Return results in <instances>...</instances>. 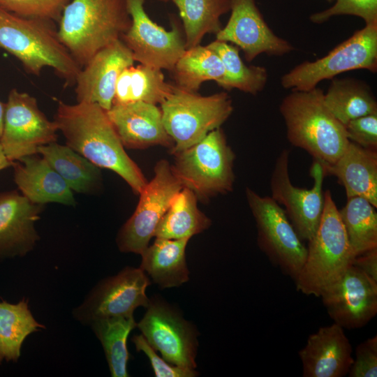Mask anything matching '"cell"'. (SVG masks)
Wrapping results in <instances>:
<instances>
[{
  "label": "cell",
  "mask_w": 377,
  "mask_h": 377,
  "mask_svg": "<svg viewBox=\"0 0 377 377\" xmlns=\"http://www.w3.org/2000/svg\"><path fill=\"white\" fill-rule=\"evenodd\" d=\"M54 121L67 146L98 168L116 172L140 193L147 182L125 151L105 110L95 103L59 101Z\"/></svg>",
  "instance_id": "1"
},
{
  "label": "cell",
  "mask_w": 377,
  "mask_h": 377,
  "mask_svg": "<svg viewBox=\"0 0 377 377\" xmlns=\"http://www.w3.org/2000/svg\"><path fill=\"white\" fill-rule=\"evenodd\" d=\"M323 91L292 90L281 101L279 111L290 143L308 152L321 163L333 164L350 140L345 126L325 105Z\"/></svg>",
  "instance_id": "2"
},
{
  "label": "cell",
  "mask_w": 377,
  "mask_h": 377,
  "mask_svg": "<svg viewBox=\"0 0 377 377\" xmlns=\"http://www.w3.org/2000/svg\"><path fill=\"white\" fill-rule=\"evenodd\" d=\"M0 48L15 57L29 74L54 69L68 84H75L82 67L61 40L56 23L26 18L0 8Z\"/></svg>",
  "instance_id": "3"
},
{
  "label": "cell",
  "mask_w": 377,
  "mask_h": 377,
  "mask_svg": "<svg viewBox=\"0 0 377 377\" xmlns=\"http://www.w3.org/2000/svg\"><path fill=\"white\" fill-rule=\"evenodd\" d=\"M58 23L61 40L82 68L98 50L120 39L131 19L126 0H71Z\"/></svg>",
  "instance_id": "4"
},
{
  "label": "cell",
  "mask_w": 377,
  "mask_h": 377,
  "mask_svg": "<svg viewBox=\"0 0 377 377\" xmlns=\"http://www.w3.org/2000/svg\"><path fill=\"white\" fill-rule=\"evenodd\" d=\"M308 242L306 260L295 282L297 290L303 294L320 297L355 258L330 190L324 192L320 220L314 235Z\"/></svg>",
  "instance_id": "5"
},
{
  "label": "cell",
  "mask_w": 377,
  "mask_h": 377,
  "mask_svg": "<svg viewBox=\"0 0 377 377\" xmlns=\"http://www.w3.org/2000/svg\"><path fill=\"white\" fill-rule=\"evenodd\" d=\"M174 156L172 172L198 200H208L232 190L235 155L221 128Z\"/></svg>",
  "instance_id": "6"
},
{
  "label": "cell",
  "mask_w": 377,
  "mask_h": 377,
  "mask_svg": "<svg viewBox=\"0 0 377 377\" xmlns=\"http://www.w3.org/2000/svg\"><path fill=\"white\" fill-rule=\"evenodd\" d=\"M162 119L174 145V155L196 144L220 126L233 111L230 96L226 92L201 96L175 85L161 104Z\"/></svg>",
  "instance_id": "7"
},
{
  "label": "cell",
  "mask_w": 377,
  "mask_h": 377,
  "mask_svg": "<svg viewBox=\"0 0 377 377\" xmlns=\"http://www.w3.org/2000/svg\"><path fill=\"white\" fill-rule=\"evenodd\" d=\"M246 198L256 221L258 245L269 260L294 281L306 260L302 243L284 209L271 196L246 187Z\"/></svg>",
  "instance_id": "8"
},
{
  "label": "cell",
  "mask_w": 377,
  "mask_h": 377,
  "mask_svg": "<svg viewBox=\"0 0 377 377\" xmlns=\"http://www.w3.org/2000/svg\"><path fill=\"white\" fill-rule=\"evenodd\" d=\"M357 69L377 70V22L367 24L326 56L297 65L281 82L285 89L308 91L323 80Z\"/></svg>",
  "instance_id": "9"
},
{
  "label": "cell",
  "mask_w": 377,
  "mask_h": 377,
  "mask_svg": "<svg viewBox=\"0 0 377 377\" xmlns=\"http://www.w3.org/2000/svg\"><path fill=\"white\" fill-rule=\"evenodd\" d=\"M182 187L168 161H158L154 166L153 178L139 193L134 213L117 235V244L121 252L142 254L154 237L172 198Z\"/></svg>",
  "instance_id": "10"
},
{
  "label": "cell",
  "mask_w": 377,
  "mask_h": 377,
  "mask_svg": "<svg viewBox=\"0 0 377 377\" xmlns=\"http://www.w3.org/2000/svg\"><path fill=\"white\" fill-rule=\"evenodd\" d=\"M290 151L284 149L278 156L270 179L271 198L284 211L302 239L309 241L314 235L323 212L325 177L322 164L313 160L310 175L313 184L310 189L295 186L289 175Z\"/></svg>",
  "instance_id": "11"
},
{
  "label": "cell",
  "mask_w": 377,
  "mask_h": 377,
  "mask_svg": "<svg viewBox=\"0 0 377 377\" xmlns=\"http://www.w3.org/2000/svg\"><path fill=\"white\" fill-rule=\"evenodd\" d=\"M57 126L39 109L35 97L13 89L5 103L0 144L14 162L38 154L39 147L56 142Z\"/></svg>",
  "instance_id": "12"
},
{
  "label": "cell",
  "mask_w": 377,
  "mask_h": 377,
  "mask_svg": "<svg viewBox=\"0 0 377 377\" xmlns=\"http://www.w3.org/2000/svg\"><path fill=\"white\" fill-rule=\"evenodd\" d=\"M145 0H126L131 19L121 39L131 50L135 61L159 69L172 71L186 50L184 31L178 20L171 18V29L154 22L145 11Z\"/></svg>",
  "instance_id": "13"
},
{
  "label": "cell",
  "mask_w": 377,
  "mask_h": 377,
  "mask_svg": "<svg viewBox=\"0 0 377 377\" xmlns=\"http://www.w3.org/2000/svg\"><path fill=\"white\" fill-rule=\"evenodd\" d=\"M150 281L140 268L127 267L117 274L101 281L83 302L73 311L74 318L83 325L114 316H133L139 306L147 307L146 289Z\"/></svg>",
  "instance_id": "14"
},
{
  "label": "cell",
  "mask_w": 377,
  "mask_h": 377,
  "mask_svg": "<svg viewBox=\"0 0 377 377\" xmlns=\"http://www.w3.org/2000/svg\"><path fill=\"white\" fill-rule=\"evenodd\" d=\"M137 327L149 344L168 363L195 369L197 340L194 328L166 303L149 300Z\"/></svg>",
  "instance_id": "15"
},
{
  "label": "cell",
  "mask_w": 377,
  "mask_h": 377,
  "mask_svg": "<svg viewBox=\"0 0 377 377\" xmlns=\"http://www.w3.org/2000/svg\"><path fill=\"white\" fill-rule=\"evenodd\" d=\"M330 318L343 328H360L377 313V282L350 265L320 293Z\"/></svg>",
  "instance_id": "16"
},
{
  "label": "cell",
  "mask_w": 377,
  "mask_h": 377,
  "mask_svg": "<svg viewBox=\"0 0 377 377\" xmlns=\"http://www.w3.org/2000/svg\"><path fill=\"white\" fill-rule=\"evenodd\" d=\"M230 11L228 22L216 34V40L235 44L244 52L247 61L263 53L281 56L295 49L269 27L255 0H231Z\"/></svg>",
  "instance_id": "17"
},
{
  "label": "cell",
  "mask_w": 377,
  "mask_h": 377,
  "mask_svg": "<svg viewBox=\"0 0 377 377\" xmlns=\"http://www.w3.org/2000/svg\"><path fill=\"white\" fill-rule=\"evenodd\" d=\"M134 61L132 52L121 38L98 50L76 77L77 102L95 103L109 110L119 75Z\"/></svg>",
  "instance_id": "18"
},
{
  "label": "cell",
  "mask_w": 377,
  "mask_h": 377,
  "mask_svg": "<svg viewBox=\"0 0 377 377\" xmlns=\"http://www.w3.org/2000/svg\"><path fill=\"white\" fill-rule=\"evenodd\" d=\"M106 112L124 147L145 149L161 145L170 150L172 148L174 142L156 105L141 101L114 104Z\"/></svg>",
  "instance_id": "19"
},
{
  "label": "cell",
  "mask_w": 377,
  "mask_h": 377,
  "mask_svg": "<svg viewBox=\"0 0 377 377\" xmlns=\"http://www.w3.org/2000/svg\"><path fill=\"white\" fill-rule=\"evenodd\" d=\"M42 205L17 191L0 193V258L24 256L34 249Z\"/></svg>",
  "instance_id": "20"
},
{
  "label": "cell",
  "mask_w": 377,
  "mask_h": 377,
  "mask_svg": "<svg viewBox=\"0 0 377 377\" xmlns=\"http://www.w3.org/2000/svg\"><path fill=\"white\" fill-rule=\"evenodd\" d=\"M343 328L334 323L311 334L300 350L304 377H343L353 362Z\"/></svg>",
  "instance_id": "21"
},
{
  "label": "cell",
  "mask_w": 377,
  "mask_h": 377,
  "mask_svg": "<svg viewBox=\"0 0 377 377\" xmlns=\"http://www.w3.org/2000/svg\"><path fill=\"white\" fill-rule=\"evenodd\" d=\"M321 164L325 175L335 176L344 187L347 198L361 197L377 207V150L350 141L334 163Z\"/></svg>",
  "instance_id": "22"
},
{
  "label": "cell",
  "mask_w": 377,
  "mask_h": 377,
  "mask_svg": "<svg viewBox=\"0 0 377 377\" xmlns=\"http://www.w3.org/2000/svg\"><path fill=\"white\" fill-rule=\"evenodd\" d=\"M18 161L13 165L14 180L28 200L39 205H75L71 188L43 157L34 154Z\"/></svg>",
  "instance_id": "23"
},
{
  "label": "cell",
  "mask_w": 377,
  "mask_h": 377,
  "mask_svg": "<svg viewBox=\"0 0 377 377\" xmlns=\"http://www.w3.org/2000/svg\"><path fill=\"white\" fill-rule=\"evenodd\" d=\"M189 239L156 237L142 253L140 268L162 288L179 286L189 279L185 255Z\"/></svg>",
  "instance_id": "24"
},
{
  "label": "cell",
  "mask_w": 377,
  "mask_h": 377,
  "mask_svg": "<svg viewBox=\"0 0 377 377\" xmlns=\"http://www.w3.org/2000/svg\"><path fill=\"white\" fill-rule=\"evenodd\" d=\"M173 88L174 85L165 81L161 69L141 64L132 65L117 79L112 105L138 101L161 104Z\"/></svg>",
  "instance_id": "25"
},
{
  "label": "cell",
  "mask_w": 377,
  "mask_h": 377,
  "mask_svg": "<svg viewBox=\"0 0 377 377\" xmlns=\"http://www.w3.org/2000/svg\"><path fill=\"white\" fill-rule=\"evenodd\" d=\"M51 167L65 180L71 190L91 193L101 183L100 168L66 145L55 142L38 147Z\"/></svg>",
  "instance_id": "26"
},
{
  "label": "cell",
  "mask_w": 377,
  "mask_h": 377,
  "mask_svg": "<svg viewBox=\"0 0 377 377\" xmlns=\"http://www.w3.org/2000/svg\"><path fill=\"white\" fill-rule=\"evenodd\" d=\"M198 200L191 190L182 187L172 198L156 228L154 237L190 239L207 229L212 221L198 209Z\"/></svg>",
  "instance_id": "27"
},
{
  "label": "cell",
  "mask_w": 377,
  "mask_h": 377,
  "mask_svg": "<svg viewBox=\"0 0 377 377\" xmlns=\"http://www.w3.org/2000/svg\"><path fill=\"white\" fill-rule=\"evenodd\" d=\"M26 298L16 304L0 300V362H17L24 341L45 327L36 321Z\"/></svg>",
  "instance_id": "28"
},
{
  "label": "cell",
  "mask_w": 377,
  "mask_h": 377,
  "mask_svg": "<svg viewBox=\"0 0 377 377\" xmlns=\"http://www.w3.org/2000/svg\"><path fill=\"white\" fill-rule=\"evenodd\" d=\"M325 105L342 124L377 114V103L369 88L353 79H334L323 95Z\"/></svg>",
  "instance_id": "29"
},
{
  "label": "cell",
  "mask_w": 377,
  "mask_h": 377,
  "mask_svg": "<svg viewBox=\"0 0 377 377\" xmlns=\"http://www.w3.org/2000/svg\"><path fill=\"white\" fill-rule=\"evenodd\" d=\"M177 6L186 40V48L200 45L207 34L222 28L220 17L230 11L231 0H171Z\"/></svg>",
  "instance_id": "30"
},
{
  "label": "cell",
  "mask_w": 377,
  "mask_h": 377,
  "mask_svg": "<svg viewBox=\"0 0 377 377\" xmlns=\"http://www.w3.org/2000/svg\"><path fill=\"white\" fill-rule=\"evenodd\" d=\"M176 87L186 91L197 93L206 81L217 84L225 73L219 56L207 46L198 45L186 49L172 71Z\"/></svg>",
  "instance_id": "31"
},
{
  "label": "cell",
  "mask_w": 377,
  "mask_h": 377,
  "mask_svg": "<svg viewBox=\"0 0 377 377\" xmlns=\"http://www.w3.org/2000/svg\"><path fill=\"white\" fill-rule=\"evenodd\" d=\"M103 346L112 377H127V339L137 327L133 316L101 318L89 325Z\"/></svg>",
  "instance_id": "32"
},
{
  "label": "cell",
  "mask_w": 377,
  "mask_h": 377,
  "mask_svg": "<svg viewBox=\"0 0 377 377\" xmlns=\"http://www.w3.org/2000/svg\"><path fill=\"white\" fill-rule=\"evenodd\" d=\"M370 202L361 197L347 198L339 215L355 258L377 248V212Z\"/></svg>",
  "instance_id": "33"
},
{
  "label": "cell",
  "mask_w": 377,
  "mask_h": 377,
  "mask_svg": "<svg viewBox=\"0 0 377 377\" xmlns=\"http://www.w3.org/2000/svg\"><path fill=\"white\" fill-rule=\"evenodd\" d=\"M221 58L225 69L223 79L217 84L226 90L237 89L253 95L262 91L268 74L265 68L246 66L241 59L239 48L215 40L207 45Z\"/></svg>",
  "instance_id": "34"
},
{
  "label": "cell",
  "mask_w": 377,
  "mask_h": 377,
  "mask_svg": "<svg viewBox=\"0 0 377 377\" xmlns=\"http://www.w3.org/2000/svg\"><path fill=\"white\" fill-rule=\"evenodd\" d=\"M71 0H0V8L16 15L59 22Z\"/></svg>",
  "instance_id": "35"
},
{
  "label": "cell",
  "mask_w": 377,
  "mask_h": 377,
  "mask_svg": "<svg viewBox=\"0 0 377 377\" xmlns=\"http://www.w3.org/2000/svg\"><path fill=\"white\" fill-rule=\"evenodd\" d=\"M360 17L367 24L377 22V0H336L330 8L310 16L311 22L323 23L337 15Z\"/></svg>",
  "instance_id": "36"
},
{
  "label": "cell",
  "mask_w": 377,
  "mask_h": 377,
  "mask_svg": "<svg viewBox=\"0 0 377 377\" xmlns=\"http://www.w3.org/2000/svg\"><path fill=\"white\" fill-rule=\"evenodd\" d=\"M133 341L137 351L145 353L156 377H194L198 373L195 369L182 368L171 364L160 357L142 334L134 336Z\"/></svg>",
  "instance_id": "37"
},
{
  "label": "cell",
  "mask_w": 377,
  "mask_h": 377,
  "mask_svg": "<svg viewBox=\"0 0 377 377\" xmlns=\"http://www.w3.org/2000/svg\"><path fill=\"white\" fill-rule=\"evenodd\" d=\"M344 126L350 142L364 148L377 150V114L352 119Z\"/></svg>",
  "instance_id": "38"
},
{
  "label": "cell",
  "mask_w": 377,
  "mask_h": 377,
  "mask_svg": "<svg viewBox=\"0 0 377 377\" xmlns=\"http://www.w3.org/2000/svg\"><path fill=\"white\" fill-rule=\"evenodd\" d=\"M350 377L377 376V337L369 338L360 343L355 357L348 371Z\"/></svg>",
  "instance_id": "39"
},
{
  "label": "cell",
  "mask_w": 377,
  "mask_h": 377,
  "mask_svg": "<svg viewBox=\"0 0 377 377\" xmlns=\"http://www.w3.org/2000/svg\"><path fill=\"white\" fill-rule=\"evenodd\" d=\"M352 265L377 282V248L356 256Z\"/></svg>",
  "instance_id": "40"
},
{
  "label": "cell",
  "mask_w": 377,
  "mask_h": 377,
  "mask_svg": "<svg viewBox=\"0 0 377 377\" xmlns=\"http://www.w3.org/2000/svg\"><path fill=\"white\" fill-rule=\"evenodd\" d=\"M13 163L14 162H12L7 158L0 144V170L13 165Z\"/></svg>",
  "instance_id": "41"
},
{
  "label": "cell",
  "mask_w": 377,
  "mask_h": 377,
  "mask_svg": "<svg viewBox=\"0 0 377 377\" xmlns=\"http://www.w3.org/2000/svg\"><path fill=\"white\" fill-rule=\"evenodd\" d=\"M5 111V103H3L0 101V139L3 131V117Z\"/></svg>",
  "instance_id": "42"
},
{
  "label": "cell",
  "mask_w": 377,
  "mask_h": 377,
  "mask_svg": "<svg viewBox=\"0 0 377 377\" xmlns=\"http://www.w3.org/2000/svg\"><path fill=\"white\" fill-rule=\"evenodd\" d=\"M160 1H164V2H168V1H171V0H160Z\"/></svg>",
  "instance_id": "43"
},
{
  "label": "cell",
  "mask_w": 377,
  "mask_h": 377,
  "mask_svg": "<svg viewBox=\"0 0 377 377\" xmlns=\"http://www.w3.org/2000/svg\"><path fill=\"white\" fill-rule=\"evenodd\" d=\"M327 1H334V0H327Z\"/></svg>",
  "instance_id": "44"
}]
</instances>
